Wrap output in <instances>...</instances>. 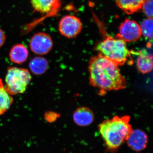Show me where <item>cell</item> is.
<instances>
[{
  "instance_id": "6da1fadb",
  "label": "cell",
  "mask_w": 153,
  "mask_h": 153,
  "mask_svg": "<svg viewBox=\"0 0 153 153\" xmlns=\"http://www.w3.org/2000/svg\"><path fill=\"white\" fill-rule=\"evenodd\" d=\"M118 66L100 53L91 57L88 65L91 85L99 89L102 94L125 88L126 79Z\"/></svg>"
},
{
  "instance_id": "7a4b0ae2",
  "label": "cell",
  "mask_w": 153,
  "mask_h": 153,
  "mask_svg": "<svg viewBox=\"0 0 153 153\" xmlns=\"http://www.w3.org/2000/svg\"><path fill=\"white\" fill-rule=\"evenodd\" d=\"M130 121L128 116H117L99 125L100 133L108 150L115 152L127 140L133 130Z\"/></svg>"
},
{
  "instance_id": "3957f363",
  "label": "cell",
  "mask_w": 153,
  "mask_h": 153,
  "mask_svg": "<svg viewBox=\"0 0 153 153\" xmlns=\"http://www.w3.org/2000/svg\"><path fill=\"white\" fill-rule=\"evenodd\" d=\"M126 43L120 38L108 36L97 45L95 49L117 66H123L132 62L131 52Z\"/></svg>"
},
{
  "instance_id": "277c9868",
  "label": "cell",
  "mask_w": 153,
  "mask_h": 153,
  "mask_svg": "<svg viewBox=\"0 0 153 153\" xmlns=\"http://www.w3.org/2000/svg\"><path fill=\"white\" fill-rule=\"evenodd\" d=\"M32 79L28 69L16 66L9 67L5 78V88L11 95L22 94L26 91Z\"/></svg>"
},
{
  "instance_id": "5b68a950",
  "label": "cell",
  "mask_w": 153,
  "mask_h": 153,
  "mask_svg": "<svg viewBox=\"0 0 153 153\" xmlns=\"http://www.w3.org/2000/svg\"><path fill=\"white\" fill-rule=\"evenodd\" d=\"M53 46L52 38L45 33L39 32L36 33L30 39V49L33 53L39 56L48 54L52 50Z\"/></svg>"
},
{
  "instance_id": "8992f818",
  "label": "cell",
  "mask_w": 153,
  "mask_h": 153,
  "mask_svg": "<svg viewBox=\"0 0 153 153\" xmlns=\"http://www.w3.org/2000/svg\"><path fill=\"white\" fill-rule=\"evenodd\" d=\"M142 35L140 25L133 20L126 19L120 26L116 37L126 42H134L139 40Z\"/></svg>"
},
{
  "instance_id": "52a82bcc",
  "label": "cell",
  "mask_w": 153,
  "mask_h": 153,
  "mask_svg": "<svg viewBox=\"0 0 153 153\" xmlns=\"http://www.w3.org/2000/svg\"><path fill=\"white\" fill-rule=\"evenodd\" d=\"M82 29V24L80 19L71 15L63 17L58 25V30L61 35L68 38L76 37Z\"/></svg>"
},
{
  "instance_id": "ba28073f",
  "label": "cell",
  "mask_w": 153,
  "mask_h": 153,
  "mask_svg": "<svg viewBox=\"0 0 153 153\" xmlns=\"http://www.w3.org/2000/svg\"><path fill=\"white\" fill-rule=\"evenodd\" d=\"M35 12L44 15V17L55 16L61 7L60 0H30Z\"/></svg>"
},
{
  "instance_id": "9c48e42d",
  "label": "cell",
  "mask_w": 153,
  "mask_h": 153,
  "mask_svg": "<svg viewBox=\"0 0 153 153\" xmlns=\"http://www.w3.org/2000/svg\"><path fill=\"white\" fill-rule=\"evenodd\" d=\"M126 141L129 147L135 152H141L147 146V135L143 130L139 129L132 130Z\"/></svg>"
},
{
  "instance_id": "30bf717a",
  "label": "cell",
  "mask_w": 153,
  "mask_h": 153,
  "mask_svg": "<svg viewBox=\"0 0 153 153\" xmlns=\"http://www.w3.org/2000/svg\"><path fill=\"white\" fill-rule=\"evenodd\" d=\"M93 111L86 107H80L74 111L73 114L74 122L79 126H87L91 124L94 120Z\"/></svg>"
},
{
  "instance_id": "8fae6325",
  "label": "cell",
  "mask_w": 153,
  "mask_h": 153,
  "mask_svg": "<svg viewBox=\"0 0 153 153\" xmlns=\"http://www.w3.org/2000/svg\"><path fill=\"white\" fill-rule=\"evenodd\" d=\"M29 52L27 47L22 44H17L11 48L9 57L12 63L22 64L27 60Z\"/></svg>"
},
{
  "instance_id": "7c38bea8",
  "label": "cell",
  "mask_w": 153,
  "mask_h": 153,
  "mask_svg": "<svg viewBox=\"0 0 153 153\" xmlns=\"http://www.w3.org/2000/svg\"><path fill=\"white\" fill-rule=\"evenodd\" d=\"M146 0H116L117 5L126 13L130 15L141 10Z\"/></svg>"
},
{
  "instance_id": "4fadbf2b",
  "label": "cell",
  "mask_w": 153,
  "mask_h": 153,
  "mask_svg": "<svg viewBox=\"0 0 153 153\" xmlns=\"http://www.w3.org/2000/svg\"><path fill=\"white\" fill-rule=\"evenodd\" d=\"M136 66L138 70L142 74H147L152 70L153 56L147 52H139L137 58Z\"/></svg>"
},
{
  "instance_id": "5bb4252c",
  "label": "cell",
  "mask_w": 153,
  "mask_h": 153,
  "mask_svg": "<svg viewBox=\"0 0 153 153\" xmlns=\"http://www.w3.org/2000/svg\"><path fill=\"white\" fill-rule=\"evenodd\" d=\"M30 71L36 75L44 74L48 70L49 63L46 58L41 56L34 57L29 63Z\"/></svg>"
},
{
  "instance_id": "9a60e30c",
  "label": "cell",
  "mask_w": 153,
  "mask_h": 153,
  "mask_svg": "<svg viewBox=\"0 0 153 153\" xmlns=\"http://www.w3.org/2000/svg\"><path fill=\"white\" fill-rule=\"evenodd\" d=\"M13 102V96L6 90L2 79L0 78V116L10 109Z\"/></svg>"
},
{
  "instance_id": "2e32d148",
  "label": "cell",
  "mask_w": 153,
  "mask_h": 153,
  "mask_svg": "<svg viewBox=\"0 0 153 153\" xmlns=\"http://www.w3.org/2000/svg\"><path fill=\"white\" fill-rule=\"evenodd\" d=\"M153 18H147L140 25L142 34L147 39H151L153 38Z\"/></svg>"
},
{
  "instance_id": "e0dca14e",
  "label": "cell",
  "mask_w": 153,
  "mask_h": 153,
  "mask_svg": "<svg viewBox=\"0 0 153 153\" xmlns=\"http://www.w3.org/2000/svg\"><path fill=\"white\" fill-rule=\"evenodd\" d=\"M142 9L148 18H153V0H146Z\"/></svg>"
},
{
  "instance_id": "ac0fdd59",
  "label": "cell",
  "mask_w": 153,
  "mask_h": 153,
  "mask_svg": "<svg viewBox=\"0 0 153 153\" xmlns=\"http://www.w3.org/2000/svg\"><path fill=\"white\" fill-rule=\"evenodd\" d=\"M58 117V114L53 112H48L45 114V120L49 123L55 121Z\"/></svg>"
},
{
  "instance_id": "d6986e66",
  "label": "cell",
  "mask_w": 153,
  "mask_h": 153,
  "mask_svg": "<svg viewBox=\"0 0 153 153\" xmlns=\"http://www.w3.org/2000/svg\"><path fill=\"white\" fill-rule=\"evenodd\" d=\"M6 40L5 33L2 30L0 29V48H1L4 44Z\"/></svg>"
}]
</instances>
